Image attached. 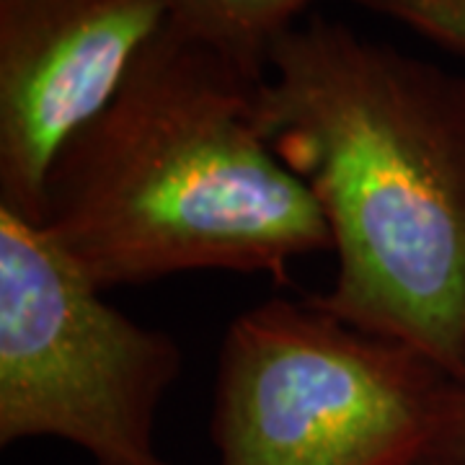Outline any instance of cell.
Returning a JSON list of instances; mask_svg holds the SVG:
<instances>
[{"label":"cell","instance_id":"1","mask_svg":"<svg viewBox=\"0 0 465 465\" xmlns=\"http://www.w3.org/2000/svg\"><path fill=\"white\" fill-rule=\"evenodd\" d=\"M266 137L331 235L318 308L465 382V75L305 18L259 84Z\"/></svg>","mask_w":465,"mask_h":465},{"label":"cell","instance_id":"2","mask_svg":"<svg viewBox=\"0 0 465 465\" xmlns=\"http://www.w3.org/2000/svg\"><path fill=\"white\" fill-rule=\"evenodd\" d=\"M259 84L168 24L60 150L39 225L101 290L186 272L282 280L331 251L308 183L262 127Z\"/></svg>","mask_w":465,"mask_h":465},{"label":"cell","instance_id":"3","mask_svg":"<svg viewBox=\"0 0 465 465\" xmlns=\"http://www.w3.org/2000/svg\"><path fill=\"white\" fill-rule=\"evenodd\" d=\"M450 378L421 351L272 298L232 318L217 354V465H416Z\"/></svg>","mask_w":465,"mask_h":465},{"label":"cell","instance_id":"4","mask_svg":"<svg viewBox=\"0 0 465 465\" xmlns=\"http://www.w3.org/2000/svg\"><path fill=\"white\" fill-rule=\"evenodd\" d=\"M166 331L116 311L39 223L0 207V445L52 437L96 465H171L158 411L182 375Z\"/></svg>","mask_w":465,"mask_h":465},{"label":"cell","instance_id":"5","mask_svg":"<svg viewBox=\"0 0 465 465\" xmlns=\"http://www.w3.org/2000/svg\"><path fill=\"white\" fill-rule=\"evenodd\" d=\"M168 24L166 0H0V207L42 223L60 150Z\"/></svg>","mask_w":465,"mask_h":465},{"label":"cell","instance_id":"6","mask_svg":"<svg viewBox=\"0 0 465 465\" xmlns=\"http://www.w3.org/2000/svg\"><path fill=\"white\" fill-rule=\"evenodd\" d=\"M318 0H166L171 26L264 81L272 50Z\"/></svg>","mask_w":465,"mask_h":465},{"label":"cell","instance_id":"7","mask_svg":"<svg viewBox=\"0 0 465 465\" xmlns=\"http://www.w3.org/2000/svg\"><path fill=\"white\" fill-rule=\"evenodd\" d=\"M465 60V0H351Z\"/></svg>","mask_w":465,"mask_h":465},{"label":"cell","instance_id":"8","mask_svg":"<svg viewBox=\"0 0 465 465\" xmlns=\"http://www.w3.org/2000/svg\"><path fill=\"white\" fill-rule=\"evenodd\" d=\"M430 455L465 465V382H450L442 393Z\"/></svg>","mask_w":465,"mask_h":465},{"label":"cell","instance_id":"9","mask_svg":"<svg viewBox=\"0 0 465 465\" xmlns=\"http://www.w3.org/2000/svg\"><path fill=\"white\" fill-rule=\"evenodd\" d=\"M416 465H455V463H450V460H442V458H434V455H427L424 460H419Z\"/></svg>","mask_w":465,"mask_h":465}]
</instances>
